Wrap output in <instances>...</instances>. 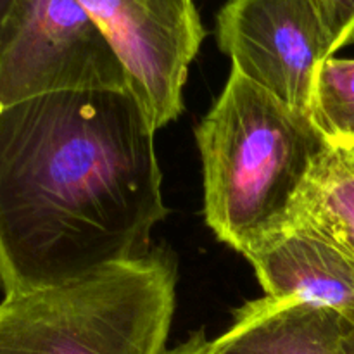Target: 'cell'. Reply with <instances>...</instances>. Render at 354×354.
Instances as JSON below:
<instances>
[{
	"label": "cell",
	"instance_id": "5",
	"mask_svg": "<svg viewBox=\"0 0 354 354\" xmlns=\"http://www.w3.org/2000/svg\"><path fill=\"white\" fill-rule=\"evenodd\" d=\"M216 40L234 71L310 114L322 64L334 57L315 0H227Z\"/></svg>",
	"mask_w": 354,
	"mask_h": 354
},
{
	"label": "cell",
	"instance_id": "3",
	"mask_svg": "<svg viewBox=\"0 0 354 354\" xmlns=\"http://www.w3.org/2000/svg\"><path fill=\"white\" fill-rule=\"evenodd\" d=\"M175 259L162 249L0 301V354H166Z\"/></svg>",
	"mask_w": 354,
	"mask_h": 354
},
{
	"label": "cell",
	"instance_id": "12",
	"mask_svg": "<svg viewBox=\"0 0 354 354\" xmlns=\"http://www.w3.org/2000/svg\"><path fill=\"white\" fill-rule=\"evenodd\" d=\"M166 354H214L213 341H209L206 337V334L203 330H199L190 335L178 348L171 349V351H168Z\"/></svg>",
	"mask_w": 354,
	"mask_h": 354
},
{
	"label": "cell",
	"instance_id": "2",
	"mask_svg": "<svg viewBox=\"0 0 354 354\" xmlns=\"http://www.w3.org/2000/svg\"><path fill=\"white\" fill-rule=\"evenodd\" d=\"M204 220L245 256L289 225L328 142L304 111L232 69L196 128Z\"/></svg>",
	"mask_w": 354,
	"mask_h": 354
},
{
	"label": "cell",
	"instance_id": "10",
	"mask_svg": "<svg viewBox=\"0 0 354 354\" xmlns=\"http://www.w3.org/2000/svg\"><path fill=\"white\" fill-rule=\"evenodd\" d=\"M310 116L330 145H354V59L322 64Z\"/></svg>",
	"mask_w": 354,
	"mask_h": 354
},
{
	"label": "cell",
	"instance_id": "14",
	"mask_svg": "<svg viewBox=\"0 0 354 354\" xmlns=\"http://www.w3.org/2000/svg\"><path fill=\"white\" fill-rule=\"evenodd\" d=\"M14 3H16V0H0V37H2V31L6 28V23L9 19Z\"/></svg>",
	"mask_w": 354,
	"mask_h": 354
},
{
	"label": "cell",
	"instance_id": "8",
	"mask_svg": "<svg viewBox=\"0 0 354 354\" xmlns=\"http://www.w3.org/2000/svg\"><path fill=\"white\" fill-rule=\"evenodd\" d=\"M214 354H348L341 313L294 299L261 297L235 311Z\"/></svg>",
	"mask_w": 354,
	"mask_h": 354
},
{
	"label": "cell",
	"instance_id": "1",
	"mask_svg": "<svg viewBox=\"0 0 354 354\" xmlns=\"http://www.w3.org/2000/svg\"><path fill=\"white\" fill-rule=\"evenodd\" d=\"M156 128L131 88L0 111V287L61 286L151 252L168 214Z\"/></svg>",
	"mask_w": 354,
	"mask_h": 354
},
{
	"label": "cell",
	"instance_id": "13",
	"mask_svg": "<svg viewBox=\"0 0 354 354\" xmlns=\"http://www.w3.org/2000/svg\"><path fill=\"white\" fill-rule=\"evenodd\" d=\"M341 325L346 351L348 354H354V311L341 315Z\"/></svg>",
	"mask_w": 354,
	"mask_h": 354
},
{
	"label": "cell",
	"instance_id": "9",
	"mask_svg": "<svg viewBox=\"0 0 354 354\" xmlns=\"http://www.w3.org/2000/svg\"><path fill=\"white\" fill-rule=\"evenodd\" d=\"M290 221L315 227L354 261V145H327Z\"/></svg>",
	"mask_w": 354,
	"mask_h": 354
},
{
	"label": "cell",
	"instance_id": "11",
	"mask_svg": "<svg viewBox=\"0 0 354 354\" xmlns=\"http://www.w3.org/2000/svg\"><path fill=\"white\" fill-rule=\"evenodd\" d=\"M322 14L332 54L354 41V0H315Z\"/></svg>",
	"mask_w": 354,
	"mask_h": 354
},
{
	"label": "cell",
	"instance_id": "6",
	"mask_svg": "<svg viewBox=\"0 0 354 354\" xmlns=\"http://www.w3.org/2000/svg\"><path fill=\"white\" fill-rule=\"evenodd\" d=\"M120 55L156 130L183 111V86L204 40L194 0H78Z\"/></svg>",
	"mask_w": 354,
	"mask_h": 354
},
{
	"label": "cell",
	"instance_id": "4",
	"mask_svg": "<svg viewBox=\"0 0 354 354\" xmlns=\"http://www.w3.org/2000/svg\"><path fill=\"white\" fill-rule=\"evenodd\" d=\"M130 88L120 55L78 0H16L0 37V111L59 92Z\"/></svg>",
	"mask_w": 354,
	"mask_h": 354
},
{
	"label": "cell",
	"instance_id": "7",
	"mask_svg": "<svg viewBox=\"0 0 354 354\" xmlns=\"http://www.w3.org/2000/svg\"><path fill=\"white\" fill-rule=\"evenodd\" d=\"M244 258L254 268L265 296L341 315L354 311V261L304 221H290Z\"/></svg>",
	"mask_w": 354,
	"mask_h": 354
}]
</instances>
